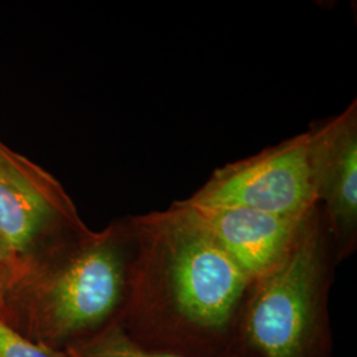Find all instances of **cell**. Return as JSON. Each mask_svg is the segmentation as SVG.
<instances>
[{
  "label": "cell",
  "mask_w": 357,
  "mask_h": 357,
  "mask_svg": "<svg viewBox=\"0 0 357 357\" xmlns=\"http://www.w3.org/2000/svg\"><path fill=\"white\" fill-rule=\"evenodd\" d=\"M89 229L54 175L0 142V252L10 283Z\"/></svg>",
  "instance_id": "cell-4"
},
{
  "label": "cell",
  "mask_w": 357,
  "mask_h": 357,
  "mask_svg": "<svg viewBox=\"0 0 357 357\" xmlns=\"http://www.w3.org/2000/svg\"><path fill=\"white\" fill-rule=\"evenodd\" d=\"M336 266L317 205L287 259L252 282L236 349L250 357H332L330 291Z\"/></svg>",
  "instance_id": "cell-3"
},
{
  "label": "cell",
  "mask_w": 357,
  "mask_h": 357,
  "mask_svg": "<svg viewBox=\"0 0 357 357\" xmlns=\"http://www.w3.org/2000/svg\"><path fill=\"white\" fill-rule=\"evenodd\" d=\"M135 253L131 216L88 230L13 278L3 320L32 343L64 354L119 323Z\"/></svg>",
  "instance_id": "cell-2"
},
{
  "label": "cell",
  "mask_w": 357,
  "mask_h": 357,
  "mask_svg": "<svg viewBox=\"0 0 357 357\" xmlns=\"http://www.w3.org/2000/svg\"><path fill=\"white\" fill-rule=\"evenodd\" d=\"M0 357H66L32 343L0 317Z\"/></svg>",
  "instance_id": "cell-9"
},
{
  "label": "cell",
  "mask_w": 357,
  "mask_h": 357,
  "mask_svg": "<svg viewBox=\"0 0 357 357\" xmlns=\"http://www.w3.org/2000/svg\"><path fill=\"white\" fill-rule=\"evenodd\" d=\"M8 284H10V268L0 252V317L1 318L4 312V299H6Z\"/></svg>",
  "instance_id": "cell-10"
},
{
  "label": "cell",
  "mask_w": 357,
  "mask_h": 357,
  "mask_svg": "<svg viewBox=\"0 0 357 357\" xmlns=\"http://www.w3.org/2000/svg\"><path fill=\"white\" fill-rule=\"evenodd\" d=\"M137 237L119 327L137 344L180 357H229L252 280L180 200L131 216Z\"/></svg>",
  "instance_id": "cell-1"
},
{
  "label": "cell",
  "mask_w": 357,
  "mask_h": 357,
  "mask_svg": "<svg viewBox=\"0 0 357 357\" xmlns=\"http://www.w3.org/2000/svg\"><path fill=\"white\" fill-rule=\"evenodd\" d=\"M66 357H180L160 352H153L134 343L119 324H114L86 342L69 348ZM229 357H250L237 351Z\"/></svg>",
  "instance_id": "cell-8"
},
{
  "label": "cell",
  "mask_w": 357,
  "mask_h": 357,
  "mask_svg": "<svg viewBox=\"0 0 357 357\" xmlns=\"http://www.w3.org/2000/svg\"><path fill=\"white\" fill-rule=\"evenodd\" d=\"M252 280L281 266L293 252L307 216H280L245 208L195 206L180 200Z\"/></svg>",
  "instance_id": "cell-7"
},
{
  "label": "cell",
  "mask_w": 357,
  "mask_h": 357,
  "mask_svg": "<svg viewBox=\"0 0 357 357\" xmlns=\"http://www.w3.org/2000/svg\"><path fill=\"white\" fill-rule=\"evenodd\" d=\"M184 202L195 206L245 208L280 216H307L318 205L310 128L217 168Z\"/></svg>",
  "instance_id": "cell-5"
},
{
  "label": "cell",
  "mask_w": 357,
  "mask_h": 357,
  "mask_svg": "<svg viewBox=\"0 0 357 357\" xmlns=\"http://www.w3.org/2000/svg\"><path fill=\"white\" fill-rule=\"evenodd\" d=\"M317 200L337 265L357 248V102L311 125Z\"/></svg>",
  "instance_id": "cell-6"
}]
</instances>
